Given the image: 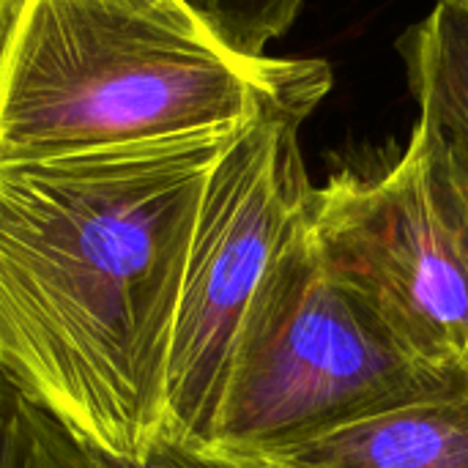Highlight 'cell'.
<instances>
[{
	"instance_id": "9c48e42d",
	"label": "cell",
	"mask_w": 468,
	"mask_h": 468,
	"mask_svg": "<svg viewBox=\"0 0 468 468\" xmlns=\"http://www.w3.org/2000/svg\"><path fill=\"white\" fill-rule=\"evenodd\" d=\"M214 36L241 58H263L299 16L304 0H189Z\"/></svg>"
},
{
	"instance_id": "7a4b0ae2",
	"label": "cell",
	"mask_w": 468,
	"mask_h": 468,
	"mask_svg": "<svg viewBox=\"0 0 468 468\" xmlns=\"http://www.w3.org/2000/svg\"><path fill=\"white\" fill-rule=\"evenodd\" d=\"M329 88L324 60L241 58L123 0H19L0 44V162L233 134Z\"/></svg>"
},
{
	"instance_id": "3957f363",
	"label": "cell",
	"mask_w": 468,
	"mask_h": 468,
	"mask_svg": "<svg viewBox=\"0 0 468 468\" xmlns=\"http://www.w3.org/2000/svg\"><path fill=\"white\" fill-rule=\"evenodd\" d=\"M463 387L468 370L417 356L332 277L307 208L247 310L206 450L255 461Z\"/></svg>"
},
{
	"instance_id": "7c38bea8",
	"label": "cell",
	"mask_w": 468,
	"mask_h": 468,
	"mask_svg": "<svg viewBox=\"0 0 468 468\" xmlns=\"http://www.w3.org/2000/svg\"><path fill=\"white\" fill-rule=\"evenodd\" d=\"M16 5H19V0H0V44H3V38H5V33L11 27V19L16 14Z\"/></svg>"
},
{
	"instance_id": "ba28073f",
	"label": "cell",
	"mask_w": 468,
	"mask_h": 468,
	"mask_svg": "<svg viewBox=\"0 0 468 468\" xmlns=\"http://www.w3.org/2000/svg\"><path fill=\"white\" fill-rule=\"evenodd\" d=\"M0 468H107L55 414L0 370Z\"/></svg>"
},
{
	"instance_id": "6da1fadb",
	"label": "cell",
	"mask_w": 468,
	"mask_h": 468,
	"mask_svg": "<svg viewBox=\"0 0 468 468\" xmlns=\"http://www.w3.org/2000/svg\"><path fill=\"white\" fill-rule=\"evenodd\" d=\"M230 137L0 162V370L104 455L165 433L181 280Z\"/></svg>"
},
{
	"instance_id": "277c9868",
	"label": "cell",
	"mask_w": 468,
	"mask_h": 468,
	"mask_svg": "<svg viewBox=\"0 0 468 468\" xmlns=\"http://www.w3.org/2000/svg\"><path fill=\"white\" fill-rule=\"evenodd\" d=\"M321 104L296 96L269 104L222 148L195 222L181 280L165 395V439L208 447L247 310L296 228L313 184L299 126Z\"/></svg>"
},
{
	"instance_id": "30bf717a",
	"label": "cell",
	"mask_w": 468,
	"mask_h": 468,
	"mask_svg": "<svg viewBox=\"0 0 468 468\" xmlns=\"http://www.w3.org/2000/svg\"><path fill=\"white\" fill-rule=\"evenodd\" d=\"M104 463H107V468H255L250 463H241V461L222 458V455H217V452H211L206 447L173 441V439H165V436L137 458L104 455Z\"/></svg>"
},
{
	"instance_id": "52a82bcc",
	"label": "cell",
	"mask_w": 468,
	"mask_h": 468,
	"mask_svg": "<svg viewBox=\"0 0 468 468\" xmlns=\"http://www.w3.org/2000/svg\"><path fill=\"white\" fill-rule=\"evenodd\" d=\"M398 49L420 118L439 129L468 176V0H436Z\"/></svg>"
},
{
	"instance_id": "5b68a950",
	"label": "cell",
	"mask_w": 468,
	"mask_h": 468,
	"mask_svg": "<svg viewBox=\"0 0 468 468\" xmlns=\"http://www.w3.org/2000/svg\"><path fill=\"white\" fill-rule=\"evenodd\" d=\"M310 236L332 277L406 348L468 370V176L431 121L378 176L315 186Z\"/></svg>"
},
{
	"instance_id": "8fae6325",
	"label": "cell",
	"mask_w": 468,
	"mask_h": 468,
	"mask_svg": "<svg viewBox=\"0 0 468 468\" xmlns=\"http://www.w3.org/2000/svg\"><path fill=\"white\" fill-rule=\"evenodd\" d=\"M123 3H132V5L145 8V11H151V14H159V16H165V19H170V22H176V25L192 27V30L214 33V30L203 22V16L192 8L189 0H123Z\"/></svg>"
},
{
	"instance_id": "8992f818",
	"label": "cell",
	"mask_w": 468,
	"mask_h": 468,
	"mask_svg": "<svg viewBox=\"0 0 468 468\" xmlns=\"http://www.w3.org/2000/svg\"><path fill=\"white\" fill-rule=\"evenodd\" d=\"M241 463L255 468H468V387L348 422Z\"/></svg>"
}]
</instances>
